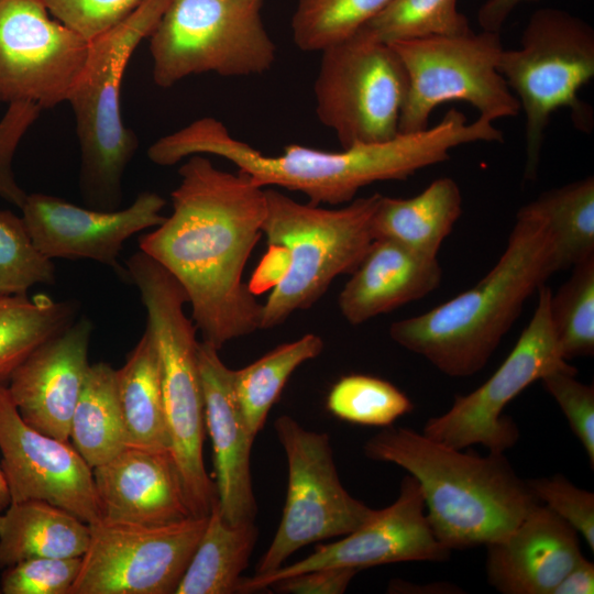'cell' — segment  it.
<instances>
[{
  "instance_id": "30bf717a",
  "label": "cell",
  "mask_w": 594,
  "mask_h": 594,
  "mask_svg": "<svg viewBox=\"0 0 594 594\" xmlns=\"http://www.w3.org/2000/svg\"><path fill=\"white\" fill-rule=\"evenodd\" d=\"M389 45L407 75L400 133L427 129L431 113L446 102L470 103L491 122L519 113V102L498 69L504 50L499 32L471 30Z\"/></svg>"
},
{
  "instance_id": "836d02e7",
  "label": "cell",
  "mask_w": 594,
  "mask_h": 594,
  "mask_svg": "<svg viewBox=\"0 0 594 594\" xmlns=\"http://www.w3.org/2000/svg\"><path fill=\"white\" fill-rule=\"evenodd\" d=\"M363 28L387 44L472 30L458 9V0H391Z\"/></svg>"
},
{
  "instance_id": "e575fe53",
  "label": "cell",
  "mask_w": 594,
  "mask_h": 594,
  "mask_svg": "<svg viewBox=\"0 0 594 594\" xmlns=\"http://www.w3.org/2000/svg\"><path fill=\"white\" fill-rule=\"evenodd\" d=\"M328 410L339 419L364 426L387 427L414 408L392 383L363 374L341 377L327 397Z\"/></svg>"
},
{
  "instance_id": "484cf974",
  "label": "cell",
  "mask_w": 594,
  "mask_h": 594,
  "mask_svg": "<svg viewBox=\"0 0 594 594\" xmlns=\"http://www.w3.org/2000/svg\"><path fill=\"white\" fill-rule=\"evenodd\" d=\"M116 389L127 447L170 452L160 359L146 328L125 363L116 370Z\"/></svg>"
},
{
  "instance_id": "d6a6232c",
  "label": "cell",
  "mask_w": 594,
  "mask_h": 594,
  "mask_svg": "<svg viewBox=\"0 0 594 594\" xmlns=\"http://www.w3.org/2000/svg\"><path fill=\"white\" fill-rule=\"evenodd\" d=\"M391 0H297L293 38L304 52H322L355 34Z\"/></svg>"
},
{
  "instance_id": "7c38bea8",
  "label": "cell",
  "mask_w": 594,
  "mask_h": 594,
  "mask_svg": "<svg viewBox=\"0 0 594 594\" xmlns=\"http://www.w3.org/2000/svg\"><path fill=\"white\" fill-rule=\"evenodd\" d=\"M274 427L286 454L287 492L277 530L257 563L258 575L280 568L305 546L350 534L374 513L343 487L327 433L307 430L288 415Z\"/></svg>"
},
{
  "instance_id": "8992f818",
  "label": "cell",
  "mask_w": 594,
  "mask_h": 594,
  "mask_svg": "<svg viewBox=\"0 0 594 594\" xmlns=\"http://www.w3.org/2000/svg\"><path fill=\"white\" fill-rule=\"evenodd\" d=\"M125 274L136 286L155 343L170 453L189 510L208 516L217 499L204 463L205 402L198 362L197 328L185 314L187 296L178 282L142 251L127 261Z\"/></svg>"
},
{
  "instance_id": "f1b7e54d",
  "label": "cell",
  "mask_w": 594,
  "mask_h": 594,
  "mask_svg": "<svg viewBox=\"0 0 594 594\" xmlns=\"http://www.w3.org/2000/svg\"><path fill=\"white\" fill-rule=\"evenodd\" d=\"M76 306L47 295H0V385L42 343L75 321Z\"/></svg>"
},
{
  "instance_id": "5bb4252c",
  "label": "cell",
  "mask_w": 594,
  "mask_h": 594,
  "mask_svg": "<svg viewBox=\"0 0 594 594\" xmlns=\"http://www.w3.org/2000/svg\"><path fill=\"white\" fill-rule=\"evenodd\" d=\"M206 524L207 516L157 526L101 517L89 525L69 594H175Z\"/></svg>"
},
{
  "instance_id": "5b68a950",
  "label": "cell",
  "mask_w": 594,
  "mask_h": 594,
  "mask_svg": "<svg viewBox=\"0 0 594 594\" xmlns=\"http://www.w3.org/2000/svg\"><path fill=\"white\" fill-rule=\"evenodd\" d=\"M265 197L267 251L249 284L255 295L272 287L262 305L264 330L311 307L336 277L356 270L374 241L372 219L381 194L337 209L300 204L271 187Z\"/></svg>"
},
{
  "instance_id": "4316f807",
  "label": "cell",
  "mask_w": 594,
  "mask_h": 594,
  "mask_svg": "<svg viewBox=\"0 0 594 594\" xmlns=\"http://www.w3.org/2000/svg\"><path fill=\"white\" fill-rule=\"evenodd\" d=\"M257 535L254 522L229 524L216 499L175 594L238 593L241 573L249 564Z\"/></svg>"
},
{
  "instance_id": "ab89813d",
  "label": "cell",
  "mask_w": 594,
  "mask_h": 594,
  "mask_svg": "<svg viewBox=\"0 0 594 594\" xmlns=\"http://www.w3.org/2000/svg\"><path fill=\"white\" fill-rule=\"evenodd\" d=\"M41 1L54 19L90 41L124 19L142 0Z\"/></svg>"
},
{
  "instance_id": "60d3db41",
  "label": "cell",
  "mask_w": 594,
  "mask_h": 594,
  "mask_svg": "<svg viewBox=\"0 0 594 594\" xmlns=\"http://www.w3.org/2000/svg\"><path fill=\"white\" fill-rule=\"evenodd\" d=\"M42 110L33 102H12L0 120V198L20 209L28 194L15 179L12 162L21 140Z\"/></svg>"
},
{
  "instance_id": "74e56055",
  "label": "cell",
  "mask_w": 594,
  "mask_h": 594,
  "mask_svg": "<svg viewBox=\"0 0 594 594\" xmlns=\"http://www.w3.org/2000/svg\"><path fill=\"white\" fill-rule=\"evenodd\" d=\"M527 483L538 502L573 527L594 551V494L560 474L530 479Z\"/></svg>"
},
{
  "instance_id": "7bdbcfd3",
  "label": "cell",
  "mask_w": 594,
  "mask_h": 594,
  "mask_svg": "<svg viewBox=\"0 0 594 594\" xmlns=\"http://www.w3.org/2000/svg\"><path fill=\"white\" fill-rule=\"evenodd\" d=\"M594 564L583 554L568 571L552 594H593Z\"/></svg>"
},
{
  "instance_id": "44dd1931",
  "label": "cell",
  "mask_w": 594,
  "mask_h": 594,
  "mask_svg": "<svg viewBox=\"0 0 594 594\" xmlns=\"http://www.w3.org/2000/svg\"><path fill=\"white\" fill-rule=\"evenodd\" d=\"M485 547L487 581L503 594H552L582 556L578 531L541 503Z\"/></svg>"
},
{
  "instance_id": "d4e9b609",
  "label": "cell",
  "mask_w": 594,
  "mask_h": 594,
  "mask_svg": "<svg viewBox=\"0 0 594 594\" xmlns=\"http://www.w3.org/2000/svg\"><path fill=\"white\" fill-rule=\"evenodd\" d=\"M461 211L462 196L457 182L441 177L410 198L381 195L372 219L373 237L437 257Z\"/></svg>"
},
{
  "instance_id": "7a4b0ae2",
  "label": "cell",
  "mask_w": 594,
  "mask_h": 594,
  "mask_svg": "<svg viewBox=\"0 0 594 594\" xmlns=\"http://www.w3.org/2000/svg\"><path fill=\"white\" fill-rule=\"evenodd\" d=\"M474 132L462 113L446 112L425 130L398 133L376 143H359L340 152L288 144L278 155H267L234 138L218 119L205 117L160 138L147 151L156 165L170 166L196 154L230 161L263 188L298 191L314 205H341L364 186L404 180L417 170L442 163L451 150L473 141Z\"/></svg>"
},
{
  "instance_id": "4dcf8cb0",
  "label": "cell",
  "mask_w": 594,
  "mask_h": 594,
  "mask_svg": "<svg viewBox=\"0 0 594 594\" xmlns=\"http://www.w3.org/2000/svg\"><path fill=\"white\" fill-rule=\"evenodd\" d=\"M323 350L315 333L283 343L248 366L233 370V388L250 432L256 437L270 409L297 367Z\"/></svg>"
},
{
  "instance_id": "4fadbf2b",
  "label": "cell",
  "mask_w": 594,
  "mask_h": 594,
  "mask_svg": "<svg viewBox=\"0 0 594 594\" xmlns=\"http://www.w3.org/2000/svg\"><path fill=\"white\" fill-rule=\"evenodd\" d=\"M551 289H538L534 315L515 346L494 374L466 395H457L444 414L430 418L422 433L463 450L482 444L488 452L504 453L519 438V429L504 408L534 382L554 371L578 373L558 349L549 319Z\"/></svg>"
},
{
  "instance_id": "8d00e7d4",
  "label": "cell",
  "mask_w": 594,
  "mask_h": 594,
  "mask_svg": "<svg viewBox=\"0 0 594 594\" xmlns=\"http://www.w3.org/2000/svg\"><path fill=\"white\" fill-rule=\"evenodd\" d=\"M81 565V557L33 558L4 568L3 594H69Z\"/></svg>"
},
{
  "instance_id": "ba28073f",
  "label": "cell",
  "mask_w": 594,
  "mask_h": 594,
  "mask_svg": "<svg viewBox=\"0 0 594 594\" xmlns=\"http://www.w3.org/2000/svg\"><path fill=\"white\" fill-rule=\"evenodd\" d=\"M498 69L525 114L524 176L535 180L556 111L568 108L581 131L593 127L592 110L579 98L594 77L593 28L566 11L539 9L529 18L519 47L502 51Z\"/></svg>"
},
{
  "instance_id": "277c9868",
  "label": "cell",
  "mask_w": 594,
  "mask_h": 594,
  "mask_svg": "<svg viewBox=\"0 0 594 594\" xmlns=\"http://www.w3.org/2000/svg\"><path fill=\"white\" fill-rule=\"evenodd\" d=\"M365 455L394 463L419 484L428 522L450 551L507 537L540 502L504 453L462 452L405 427L366 440Z\"/></svg>"
},
{
  "instance_id": "bcb514c9",
  "label": "cell",
  "mask_w": 594,
  "mask_h": 594,
  "mask_svg": "<svg viewBox=\"0 0 594 594\" xmlns=\"http://www.w3.org/2000/svg\"><path fill=\"white\" fill-rule=\"evenodd\" d=\"M1 593V592H0Z\"/></svg>"
},
{
  "instance_id": "1f68e13d",
  "label": "cell",
  "mask_w": 594,
  "mask_h": 594,
  "mask_svg": "<svg viewBox=\"0 0 594 594\" xmlns=\"http://www.w3.org/2000/svg\"><path fill=\"white\" fill-rule=\"evenodd\" d=\"M549 319L561 356L594 353V256L573 266L549 300Z\"/></svg>"
},
{
  "instance_id": "ac0fdd59",
  "label": "cell",
  "mask_w": 594,
  "mask_h": 594,
  "mask_svg": "<svg viewBox=\"0 0 594 594\" xmlns=\"http://www.w3.org/2000/svg\"><path fill=\"white\" fill-rule=\"evenodd\" d=\"M166 200L154 191L140 193L123 209L80 207L45 194L28 195L22 219L36 248L48 258H87L125 274L118 261L124 242L160 226Z\"/></svg>"
},
{
  "instance_id": "e0dca14e",
  "label": "cell",
  "mask_w": 594,
  "mask_h": 594,
  "mask_svg": "<svg viewBox=\"0 0 594 594\" xmlns=\"http://www.w3.org/2000/svg\"><path fill=\"white\" fill-rule=\"evenodd\" d=\"M0 452L10 503L43 501L89 525L102 517L92 469L69 441L29 426L7 385H0Z\"/></svg>"
},
{
  "instance_id": "3957f363",
  "label": "cell",
  "mask_w": 594,
  "mask_h": 594,
  "mask_svg": "<svg viewBox=\"0 0 594 594\" xmlns=\"http://www.w3.org/2000/svg\"><path fill=\"white\" fill-rule=\"evenodd\" d=\"M557 273L543 220L522 207L494 267L473 287L431 310L393 322L391 338L452 377L481 371L525 301Z\"/></svg>"
},
{
  "instance_id": "d6986e66",
  "label": "cell",
  "mask_w": 594,
  "mask_h": 594,
  "mask_svg": "<svg viewBox=\"0 0 594 594\" xmlns=\"http://www.w3.org/2000/svg\"><path fill=\"white\" fill-rule=\"evenodd\" d=\"M92 323L87 318L36 348L7 385L22 419L32 428L69 441L70 421L89 367Z\"/></svg>"
},
{
  "instance_id": "cb8c5ba5",
  "label": "cell",
  "mask_w": 594,
  "mask_h": 594,
  "mask_svg": "<svg viewBox=\"0 0 594 594\" xmlns=\"http://www.w3.org/2000/svg\"><path fill=\"white\" fill-rule=\"evenodd\" d=\"M89 524L43 501L10 503L0 513V569L33 558L82 557Z\"/></svg>"
},
{
  "instance_id": "f35d334b",
  "label": "cell",
  "mask_w": 594,
  "mask_h": 594,
  "mask_svg": "<svg viewBox=\"0 0 594 594\" xmlns=\"http://www.w3.org/2000/svg\"><path fill=\"white\" fill-rule=\"evenodd\" d=\"M576 373L554 371L540 381L564 414L594 468V387L575 378Z\"/></svg>"
},
{
  "instance_id": "6da1fadb",
  "label": "cell",
  "mask_w": 594,
  "mask_h": 594,
  "mask_svg": "<svg viewBox=\"0 0 594 594\" xmlns=\"http://www.w3.org/2000/svg\"><path fill=\"white\" fill-rule=\"evenodd\" d=\"M178 173L172 213L139 248L178 282L202 341L220 350L260 329L262 304L243 271L262 235L265 188L201 154L187 157Z\"/></svg>"
},
{
  "instance_id": "8fae6325",
  "label": "cell",
  "mask_w": 594,
  "mask_h": 594,
  "mask_svg": "<svg viewBox=\"0 0 594 594\" xmlns=\"http://www.w3.org/2000/svg\"><path fill=\"white\" fill-rule=\"evenodd\" d=\"M321 54L316 114L342 148L396 136L407 75L393 47L362 28Z\"/></svg>"
},
{
  "instance_id": "f6af8a7d",
  "label": "cell",
  "mask_w": 594,
  "mask_h": 594,
  "mask_svg": "<svg viewBox=\"0 0 594 594\" xmlns=\"http://www.w3.org/2000/svg\"><path fill=\"white\" fill-rule=\"evenodd\" d=\"M10 502L8 486L0 466V513L9 506Z\"/></svg>"
},
{
  "instance_id": "603a6c76",
  "label": "cell",
  "mask_w": 594,
  "mask_h": 594,
  "mask_svg": "<svg viewBox=\"0 0 594 594\" xmlns=\"http://www.w3.org/2000/svg\"><path fill=\"white\" fill-rule=\"evenodd\" d=\"M339 295V308L351 324H362L435 290L442 277L437 257L398 242L375 239Z\"/></svg>"
},
{
  "instance_id": "7402d4cb",
  "label": "cell",
  "mask_w": 594,
  "mask_h": 594,
  "mask_svg": "<svg viewBox=\"0 0 594 594\" xmlns=\"http://www.w3.org/2000/svg\"><path fill=\"white\" fill-rule=\"evenodd\" d=\"M92 473L102 518L157 526L193 516L170 452L125 447Z\"/></svg>"
},
{
  "instance_id": "83f0119b",
  "label": "cell",
  "mask_w": 594,
  "mask_h": 594,
  "mask_svg": "<svg viewBox=\"0 0 594 594\" xmlns=\"http://www.w3.org/2000/svg\"><path fill=\"white\" fill-rule=\"evenodd\" d=\"M69 439L91 469L127 447L116 389V370L106 362L90 364L73 413Z\"/></svg>"
},
{
  "instance_id": "b9f144b4",
  "label": "cell",
  "mask_w": 594,
  "mask_h": 594,
  "mask_svg": "<svg viewBox=\"0 0 594 594\" xmlns=\"http://www.w3.org/2000/svg\"><path fill=\"white\" fill-rule=\"evenodd\" d=\"M358 572L353 568L317 569L285 578L268 587L290 594H341Z\"/></svg>"
},
{
  "instance_id": "f546056e",
  "label": "cell",
  "mask_w": 594,
  "mask_h": 594,
  "mask_svg": "<svg viewBox=\"0 0 594 594\" xmlns=\"http://www.w3.org/2000/svg\"><path fill=\"white\" fill-rule=\"evenodd\" d=\"M547 224L554 244L557 272L594 256V178L542 193L522 206Z\"/></svg>"
},
{
  "instance_id": "52a82bcc",
  "label": "cell",
  "mask_w": 594,
  "mask_h": 594,
  "mask_svg": "<svg viewBox=\"0 0 594 594\" xmlns=\"http://www.w3.org/2000/svg\"><path fill=\"white\" fill-rule=\"evenodd\" d=\"M169 0H142L120 22L88 41L84 67L68 97L80 148L79 185L95 209H118L122 178L139 140L121 116V85L128 63L148 37Z\"/></svg>"
},
{
  "instance_id": "2e32d148",
  "label": "cell",
  "mask_w": 594,
  "mask_h": 594,
  "mask_svg": "<svg viewBox=\"0 0 594 594\" xmlns=\"http://www.w3.org/2000/svg\"><path fill=\"white\" fill-rule=\"evenodd\" d=\"M418 482L409 474L396 501L374 513L338 541L318 546L306 558L266 574L242 578L238 593L268 588L285 578L326 568H365L408 561L442 562L450 550L436 538L426 516Z\"/></svg>"
},
{
  "instance_id": "ee69618b",
  "label": "cell",
  "mask_w": 594,
  "mask_h": 594,
  "mask_svg": "<svg viewBox=\"0 0 594 594\" xmlns=\"http://www.w3.org/2000/svg\"><path fill=\"white\" fill-rule=\"evenodd\" d=\"M538 0H486L477 12L482 30L499 32L512 12L521 3Z\"/></svg>"
},
{
  "instance_id": "d590c367",
  "label": "cell",
  "mask_w": 594,
  "mask_h": 594,
  "mask_svg": "<svg viewBox=\"0 0 594 594\" xmlns=\"http://www.w3.org/2000/svg\"><path fill=\"white\" fill-rule=\"evenodd\" d=\"M54 282V264L36 248L22 217L0 209V295H28L32 286Z\"/></svg>"
},
{
  "instance_id": "ffe728a7",
  "label": "cell",
  "mask_w": 594,
  "mask_h": 594,
  "mask_svg": "<svg viewBox=\"0 0 594 594\" xmlns=\"http://www.w3.org/2000/svg\"><path fill=\"white\" fill-rule=\"evenodd\" d=\"M215 346L199 342L198 362L205 402L206 429L212 443L217 503L231 525L254 522L257 506L250 457V432L233 388V370Z\"/></svg>"
},
{
  "instance_id": "9c48e42d",
  "label": "cell",
  "mask_w": 594,
  "mask_h": 594,
  "mask_svg": "<svg viewBox=\"0 0 594 594\" xmlns=\"http://www.w3.org/2000/svg\"><path fill=\"white\" fill-rule=\"evenodd\" d=\"M264 0H169L150 37L152 75L168 88L204 73L261 75L276 58Z\"/></svg>"
},
{
  "instance_id": "9a60e30c",
  "label": "cell",
  "mask_w": 594,
  "mask_h": 594,
  "mask_svg": "<svg viewBox=\"0 0 594 594\" xmlns=\"http://www.w3.org/2000/svg\"><path fill=\"white\" fill-rule=\"evenodd\" d=\"M87 53L88 41L41 0H0V102L50 109L66 101Z\"/></svg>"
}]
</instances>
